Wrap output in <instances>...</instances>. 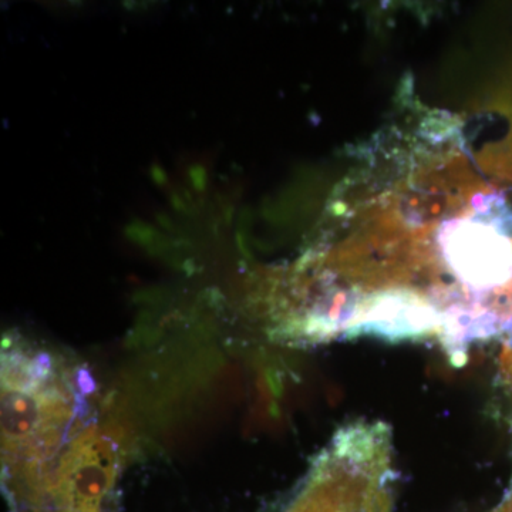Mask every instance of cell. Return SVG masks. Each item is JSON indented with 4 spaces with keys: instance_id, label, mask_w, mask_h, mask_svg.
<instances>
[{
    "instance_id": "6da1fadb",
    "label": "cell",
    "mask_w": 512,
    "mask_h": 512,
    "mask_svg": "<svg viewBox=\"0 0 512 512\" xmlns=\"http://www.w3.org/2000/svg\"><path fill=\"white\" fill-rule=\"evenodd\" d=\"M123 433L119 426L77 434L56 471L53 497L59 512H99L116 478Z\"/></svg>"
},
{
    "instance_id": "7a4b0ae2",
    "label": "cell",
    "mask_w": 512,
    "mask_h": 512,
    "mask_svg": "<svg viewBox=\"0 0 512 512\" xmlns=\"http://www.w3.org/2000/svg\"><path fill=\"white\" fill-rule=\"evenodd\" d=\"M450 255L461 276L478 285L497 284L508 275L510 251L507 244L478 225H461L450 237Z\"/></svg>"
},
{
    "instance_id": "3957f363",
    "label": "cell",
    "mask_w": 512,
    "mask_h": 512,
    "mask_svg": "<svg viewBox=\"0 0 512 512\" xmlns=\"http://www.w3.org/2000/svg\"><path fill=\"white\" fill-rule=\"evenodd\" d=\"M76 384L84 396H89V394L96 392V383H94L89 370L80 369L79 372L76 373Z\"/></svg>"
}]
</instances>
